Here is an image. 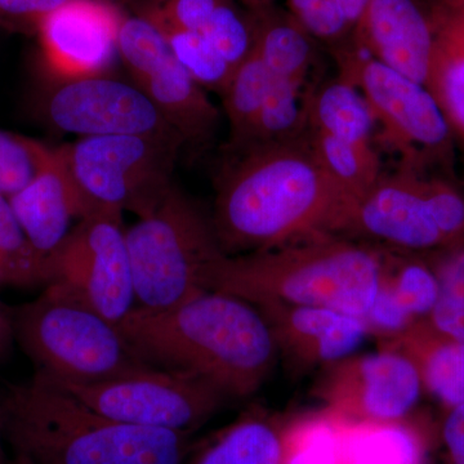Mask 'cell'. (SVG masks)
Instances as JSON below:
<instances>
[{
    "label": "cell",
    "instance_id": "obj_1",
    "mask_svg": "<svg viewBox=\"0 0 464 464\" xmlns=\"http://www.w3.org/2000/svg\"><path fill=\"white\" fill-rule=\"evenodd\" d=\"M217 185L212 221L227 256L246 255L316 234H343L356 204L297 139L230 152Z\"/></svg>",
    "mask_w": 464,
    "mask_h": 464
},
{
    "label": "cell",
    "instance_id": "obj_2",
    "mask_svg": "<svg viewBox=\"0 0 464 464\" xmlns=\"http://www.w3.org/2000/svg\"><path fill=\"white\" fill-rule=\"evenodd\" d=\"M118 325L143 362L199 378L227 399L257 392L280 357L261 311L218 290L166 310L134 307Z\"/></svg>",
    "mask_w": 464,
    "mask_h": 464
},
{
    "label": "cell",
    "instance_id": "obj_3",
    "mask_svg": "<svg viewBox=\"0 0 464 464\" xmlns=\"http://www.w3.org/2000/svg\"><path fill=\"white\" fill-rule=\"evenodd\" d=\"M0 430L20 464H183L185 433L111 420L34 377L0 408Z\"/></svg>",
    "mask_w": 464,
    "mask_h": 464
},
{
    "label": "cell",
    "instance_id": "obj_4",
    "mask_svg": "<svg viewBox=\"0 0 464 464\" xmlns=\"http://www.w3.org/2000/svg\"><path fill=\"white\" fill-rule=\"evenodd\" d=\"M384 249L334 234H316L275 248L217 262L208 290L252 304L323 307L364 319L383 273Z\"/></svg>",
    "mask_w": 464,
    "mask_h": 464
},
{
    "label": "cell",
    "instance_id": "obj_5",
    "mask_svg": "<svg viewBox=\"0 0 464 464\" xmlns=\"http://www.w3.org/2000/svg\"><path fill=\"white\" fill-rule=\"evenodd\" d=\"M14 335L51 383H97L150 368L118 324L56 285L18 308Z\"/></svg>",
    "mask_w": 464,
    "mask_h": 464
},
{
    "label": "cell",
    "instance_id": "obj_6",
    "mask_svg": "<svg viewBox=\"0 0 464 464\" xmlns=\"http://www.w3.org/2000/svg\"><path fill=\"white\" fill-rule=\"evenodd\" d=\"M136 307L166 310L208 290L226 253L212 217L173 186L152 212L125 230Z\"/></svg>",
    "mask_w": 464,
    "mask_h": 464
},
{
    "label": "cell",
    "instance_id": "obj_7",
    "mask_svg": "<svg viewBox=\"0 0 464 464\" xmlns=\"http://www.w3.org/2000/svg\"><path fill=\"white\" fill-rule=\"evenodd\" d=\"M182 145L157 137L99 136L81 137L61 150L91 215L118 210L141 218L172 188Z\"/></svg>",
    "mask_w": 464,
    "mask_h": 464
},
{
    "label": "cell",
    "instance_id": "obj_8",
    "mask_svg": "<svg viewBox=\"0 0 464 464\" xmlns=\"http://www.w3.org/2000/svg\"><path fill=\"white\" fill-rule=\"evenodd\" d=\"M340 78L356 85L383 127L384 139L420 169L426 159H448L453 132L426 85L400 74L353 47H337Z\"/></svg>",
    "mask_w": 464,
    "mask_h": 464
},
{
    "label": "cell",
    "instance_id": "obj_9",
    "mask_svg": "<svg viewBox=\"0 0 464 464\" xmlns=\"http://www.w3.org/2000/svg\"><path fill=\"white\" fill-rule=\"evenodd\" d=\"M47 383L119 422L185 435L203 426L227 400L199 378L155 366L97 383Z\"/></svg>",
    "mask_w": 464,
    "mask_h": 464
},
{
    "label": "cell",
    "instance_id": "obj_10",
    "mask_svg": "<svg viewBox=\"0 0 464 464\" xmlns=\"http://www.w3.org/2000/svg\"><path fill=\"white\" fill-rule=\"evenodd\" d=\"M48 285L84 302L119 324L136 307L132 266L123 213L100 210L85 217L50 256Z\"/></svg>",
    "mask_w": 464,
    "mask_h": 464
},
{
    "label": "cell",
    "instance_id": "obj_11",
    "mask_svg": "<svg viewBox=\"0 0 464 464\" xmlns=\"http://www.w3.org/2000/svg\"><path fill=\"white\" fill-rule=\"evenodd\" d=\"M325 368L317 393L328 415L341 422H400L422 392L420 368L411 356L395 348L348 356Z\"/></svg>",
    "mask_w": 464,
    "mask_h": 464
},
{
    "label": "cell",
    "instance_id": "obj_12",
    "mask_svg": "<svg viewBox=\"0 0 464 464\" xmlns=\"http://www.w3.org/2000/svg\"><path fill=\"white\" fill-rule=\"evenodd\" d=\"M48 118L81 137L143 136L186 143L136 84L106 75L65 82L47 103Z\"/></svg>",
    "mask_w": 464,
    "mask_h": 464
},
{
    "label": "cell",
    "instance_id": "obj_13",
    "mask_svg": "<svg viewBox=\"0 0 464 464\" xmlns=\"http://www.w3.org/2000/svg\"><path fill=\"white\" fill-rule=\"evenodd\" d=\"M123 18L111 0H67L36 34L48 72L61 83L108 74Z\"/></svg>",
    "mask_w": 464,
    "mask_h": 464
},
{
    "label": "cell",
    "instance_id": "obj_14",
    "mask_svg": "<svg viewBox=\"0 0 464 464\" xmlns=\"http://www.w3.org/2000/svg\"><path fill=\"white\" fill-rule=\"evenodd\" d=\"M343 234L368 237L396 252L429 256L445 248L422 188L420 170L404 164L356 204Z\"/></svg>",
    "mask_w": 464,
    "mask_h": 464
},
{
    "label": "cell",
    "instance_id": "obj_15",
    "mask_svg": "<svg viewBox=\"0 0 464 464\" xmlns=\"http://www.w3.org/2000/svg\"><path fill=\"white\" fill-rule=\"evenodd\" d=\"M273 332L279 355L295 371L328 366L355 353L368 328L362 319L323 307L255 304Z\"/></svg>",
    "mask_w": 464,
    "mask_h": 464
},
{
    "label": "cell",
    "instance_id": "obj_16",
    "mask_svg": "<svg viewBox=\"0 0 464 464\" xmlns=\"http://www.w3.org/2000/svg\"><path fill=\"white\" fill-rule=\"evenodd\" d=\"M353 43L383 65L426 84L432 33L417 0H371L353 27Z\"/></svg>",
    "mask_w": 464,
    "mask_h": 464
},
{
    "label": "cell",
    "instance_id": "obj_17",
    "mask_svg": "<svg viewBox=\"0 0 464 464\" xmlns=\"http://www.w3.org/2000/svg\"><path fill=\"white\" fill-rule=\"evenodd\" d=\"M8 201L27 239L47 257L66 239L74 219L91 215L61 148L54 149L50 164Z\"/></svg>",
    "mask_w": 464,
    "mask_h": 464
},
{
    "label": "cell",
    "instance_id": "obj_18",
    "mask_svg": "<svg viewBox=\"0 0 464 464\" xmlns=\"http://www.w3.org/2000/svg\"><path fill=\"white\" fill-rule=\"evenodd\" d=\"M436 298L438 280L427 259L384 249L380 286L362 322L369 333L396 338L426 320Z\"/></svg>",
    "mask_w": 464,
    "mask_h": 464
},
{
    "label": "cell",
    "instance_id": "obj_19",
    "mask_svg": "<svg viewBox=\"0 0 464 464\" xmlns=\"http://www.w3.org/2000/svg\"><path fill=\"white\" fill-rule=\"evenodd\" d=\"M426 14L432 51L424 85L464 142V0H433Z\"/></svg>",
    "mask_w": 464,
    "mask_h": 464
},
{
    "label": "cell",
    "instance_id": "obj_20",
    "mask_svg": "<svg viewBox=\"0 0 464 464\" xmlns=\"http://www.w3.org/2000/svg\"><path fill=\"white\" fill-rule=\"evenodd\" d=\"M134 84L185 142L206 143L215 136L219 110L172 53Z\"/></svg>",
    "mask_w": 464,
    "mask_h": 464
},
{
    "label": "cell",
    "instance_id": "obj_21",
    "mask_svg": "<svg viewBox=\"0 0 464 464\" xmlns=\"http://www.w3.org/2000/svg\"><path fill=\"white\" fill-rule=\"evenodd\" d=\"M333 420L338 430L337 464H426L422 436L402 420L390 423H346L334 418Z\"/></svg>",
    "mask_w": 464,
    "mask_h": 464
},
{
    "label": "cell",
    "instance_id": "obj_22",
    "mask_svg": "<svg viewBox=\"0 0 464 464\" xmlns=\"http://www.w3.org/2000/svg\"><path fill=\"white\" fill-rule=\"evenodd\" d=\"M249 11L255 24V53L271 75L302 87L314 60L310 34L292 14L275 11L273 5Z\"/></svg>",
    "mask_w": 464,
    "mask_h": 464
},
{
    "label": "cell",
    "instance_id": "obj_23",
    "mask_svg": "<svg viewBox=\"0 0 464 464\" xmlns=\"http://www.w3.org/2000/svg\"><path fill=\"white\" fill-rule=\"evenodd\" d=\"M308 128L359 146H372L373 110L362 92L338 78L323 85L306 103Z\"/></svg>",
    "mask_w": 464,
    "mask_h": 464
},
{
    "label": "cell",
    "instance_id": "obj_24",
    "mask_svg": "<svg viewBox=\"0 0 464 464\" xmlns=\"http://www.w3.org/2000/svg\"><path fill=\"white\" fill-rule=\"evenodd\" d=\"M392 340L414 360L423 383L440 401L450 408L464 404V342L439 340L415 328Z\"/></svg>",
    "mask_w": 464,
    "mask_h": 464
},
{
    "label": "cell",
    "instance_id": "obj_25",
    "mask_svg": "<svg viewBox=\"0 0 464 464\" xmlns=\"http://www.w3.org/2000/svg\"><path fill=\"white\" fill-rule=\"evenodd\" d=\"M429 257L438 298L431 314L413 328L439 340L464 342V237Z\"/></svg>",
    "mask_w": 464,
    "mask_h": 464
},
{
    "label": "cell",
    "instance_id": "obj_26",
    "mask_svg": "<svg viewBox=\"0 0 464 464\" xmlns=\"http://www.w3.org/2000/svg\"><path fill=\"white\" fill-rule=\"evenodd\" d=\"M284 456L285 429L250 417L222 433L192 464H283Z\"/></svg>",
    "mask_w": 464,
    "mask_h": 464
},
{
    "label": "cell",
    "instance_id": "obj_27",
    "mask_svg": "<svg viewBox=\"0 0 464 464\" xmlns=\"http://www.w3.org/2000/svg\"><path fill=\"white\" fill-rule=\"evenodd\" d=\"M308 136L325 172L353 203H359L380 181L381 161L373 146L353 145L310 128Z\"/></svg>",
    "mask_w": 464,
    "mask_h": 464
},
{
    "label": "cell",
    "instance_id": "obj_28",
    "mask_svg": "<svg viewBox=\"0 0 464 464\" xmlns=\"http://www.w3.org/2000/svg\"><path fill=\"white\" fill-rule=\"evenodd\" d=\"M271 79L273 75L255 52L232 72L221 93L226 118L230 125V152L237 151L246 145L270 90Z\"/></svg>",
    "mask_w": 464,
    "mask_h": 464
},
{
    "label": "cell",
    "instance_id": "obj_29",
    "mask_svg": "<svg viewBox=\"0 0 464 464\" xmlns=\"http://www.w3.org/2000/svg\"><path fill=\"white\" fill-rule=\"evenodd\" d=\"M299 93L301 85L273 76L264 105L259 110L246 145L240 150L288 141L306 133L307 110L306 105H302Z\"/></svg>",
    "mask_w": 464,
    "mask_h": 464
},
{
    "label": "cell",
    "instance_id": "obj_30",
    "mask_svg": "<svg viewBox=\"0 0 464 464\" xmlns=\"http://www.w3.org/2000/svg\"><path fill=\"white\" fill-rule=\"evenodd\" d=\"M0 270L7 286H47L50 257L34 248L7 198L0 197Z\"/></svg>",
    "mask_w": 464,
    "mask_h": 464
},
{
    "label": "cell",
    "instance_id": "obj_31",
    "mask_svg": "<svg viewBox=\"0 0 464 464\" xmlns=\"http://www.w3.org/2000/svg\"><path fill=\"white\" fill-rule=\"evenodd\" d=\"M154 25L163 34L170 53L192 79L204 90L221 94L235 69L208 41L207 36L194 30L179 29L163 24Z\"/></svg>",
    "mask_w": 464,
    "mask_h": 464
},
{
    "label": "cell",
    "instance_id": "obj_32",
    "mask_svg": "<svg viewBox=\"0 0 464 464\" xmlns=\"http://www.w3.org/2000/svg\"><path fill=\"white\" fill-rule=\"evenodd\" d=\"M54 149L44 143L0 130V197H14L50 164Z\"/></svg>",
    "mask_w": 464,
    "mask_h": 464
},
{
    "label": "cell",
    "instance_id": "obj_33",
    "mask_svg": "<svg viewBox=\"0 0 464 464\" xmlns=\"http://www.w3.org/2000/svg\"><path fill=\"white\" fill-rule=\"evenodd\" d=\"M201 33L234 69L255 52V24L248 8L235 0H226L203 27Z\"/></svg>",
    "mask_w": 464,
    "mask_h": 464
},
{
    "label": "cell",
    "instance_id": "obj_34",
    "mask_svg": "<svg viewBox=\"0 0 464 464\" xmlns=\"http://www.w3.org/2000/svg\"><path fill=\"white\" fill-rule=\"evenodd\" d=\"M118 54L134 83L170 54L163 34L154 24L134 14H124L118 36Z\"/></svg>",
    "mask_w": 464,
    "mask_h": 464
},
{
    "label": "cell",
    "instance_id": "obj_35",
    "mask_svg": "<svg viewBox=\"0 0 464 464\" xmlns=\"http://www.w3.org/2000/svg\"><path fill=\"white\" fill-rule=\"evenodd\" d=\"M337 424L329 415L286 427L283 464H337Z\"/></svg>",
    "mask_w": 464,
    "mask_h": 464
},
{
    "label": "cell",
    "instance_id": "obj_36",
    "mask_svg": "<svg viewBox=\"0 0 464 464\" xmlns=\"http://www.w3.org/2000/svg\"><path fill=\"white\" fill-rule=\"evenodd\" d=\"M226 0H137L134 14L154 24L201 32Z\"/></svg>",
    "mask_w": 464,
    "mask_h": 464
},
{
    "label": "cell",
    "instance_id": "obj_37",
    "mask_svg": "<svg viewBox=\"0 0 464 464\" xmlns=\"http://www.w3.org/2000/svg\"><path fill=\"white\" fill-rule=\"evenodd\" d=\"M290 14L314 38L340 42L353 29L334 0H288Z\"/></svg>",
    "mask_w": 464,
    "mask_h": 464
},
{
    "label": "cell",
    "instance_id": "obj_38",
    "mask_svg": "<svg viewBox=\"0 0 464 464\" xmlns=\"http://www.w3.org/2000/svg\"><path fill=\"white\" fill-rule=\"evenodd\" d=\"M67 0H0V27L7 32L36 35L45 18Z\"/></svg>",
    "mask_w": 464,
    "mask_h": 464
},
{
    "label": "cell",
    "instance_id": "obj_39",
    "mask_svg": "<svg viewBox=\"0 0 464 464\" xmlns=\"http://www.w3.org/2000/svg\"><path fill=\"white\" fill-rule=\"evenodd\" d=\"M441 433L445 464H464V404L450 408Z\"/></svg>",
    "mask_w": 464,
    "mask_h": 464
},
{
    "label": "cell",
    "instance_id": "obj_40",
    "mask_svg": "<svg viewBox=\"0 0 464 464\" xmlns=\"http://www.w3.org/2000/svg\"><path fill=\"white\" fill-rule=\"evenodd\" d=\"M338 8L346 18L347 23L351 26L355 27L360 18L364 14L365 9L368 8L371 0H334Z\"/></svg>",
    "mask_w": 464,
    "mask_h": 464
},
{
    "label": "cell",
    "instance_id": "obj_41",
    "mask_svg": "<svg viewBox=\"0 0 464 464\" xmlns=\"http://www.w3.org/2000/svg\"><path fill=\"white\" fill-rule=\"evenodd\" d=\"M14 337V325L5 314L0 310V356L7 351L9 343Z\"/></svg>",
    "mask_w": 464,
    "mask_h": 464
},
{
    "label": "cell",
    "instance_id": "obj_42",
    "mask_svg": "<svg viewBox=\"0 0 464 464\" xmlns=\"http://www.w3.org/2000/svg\"><path fill=\"white\" fill-rule=\"evenodd\" d=\"M274 0H248V5L246 8L248 9H259L273 5Z\"/></svg>",
    "mask_w": 464,
    "mask_h": 464
},
{
    "label": "cell",
    "instance_id": "obj_43",
    "mask_svg": "<svg viewBox=\"0 0 464 464\" xmlns=\"http://www.w3.org/2000/svg\"><path fill=\"white\" fill-rule=\"evenodd\" d=\"M2 440H3V436H2V430H0V463L3 462V456H2Z\"/></svg>",
    "mask_w": 464,
    "mask_h": 464
},
{
    "label": "cell",
    "instance_id": "obj_44",
    "mask_svg": "<svg viewBox=\"0 0 464 464\" xmlns=\"http://www.w3.org/2000/svg\"><path fill=\"white\" fill-rule=\"evenodd\" d=\"M241 3H243L244 7H246V5H248V0H240Z\"/></svg>",
    "mask_w": 464,
    "mask_h": 464
},
{
    "label": "cell",
    "instance_id": "obj_45",
    "mask_svg": "<svg viewBox=\"0 0 464 464\" xmlns=\"http://www.w3.org/2000/svg\"><path fill=\"white\" fill-rule=\"evenodd\" d=\"M0 464H3V462H2V463H0Z\"/></svg>",
    "mask_w": 464,
    "mask_h": 464
}]
</instances>
